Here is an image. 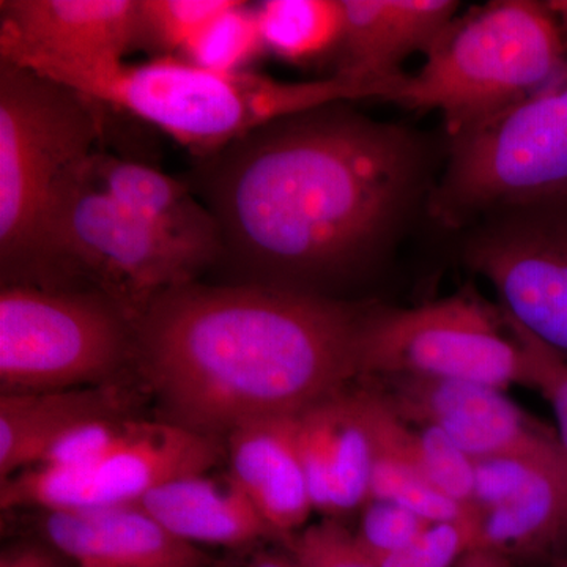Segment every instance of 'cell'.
I'll use <instances>...</instances> for the list:
<instances>
[{"mask_svg": "<svg viewBox=\"0 0 567 567\" xmlns=\"http://www.w3.org/2000/svg\"><path fill=\"white\" fill-rule=\"evenodd\" d=\"M413 461L425 480L458 505L475 506V461L434 425H421L412 434Z\"/></svg>", "mask_w": 567, "mask_h": 567, "instance_id": "d4e9b609", "label": "cell"}, {"mask_svg": "<svg viewBox=\"0 0 567 567\" xmlns=\"http://www.w3.org/2000/svg\"><path fill=\"white\" fill-rule=\"evenodd\" d=\"M82 169L115 203L174 237L216 254L219 260L218 227L188 183L147 164L126 162L99 151L82 163Z\"/></svg>", "mask_w": 567, "mask_h": 567, "instance_id": "ffe728a7", "label": "cell"}, {"mask_svg": "<svg viewBox=\"0 0 567 567\" xmlns=\"http://www.w3.org/2000/svg\"><path fill=\"white\" fill-rule=\"evenodd\" d=\"M9 62V61H7ZM24 66L106 107L151 123L207 158L265 123L339 102L390 100L398 82L333 74L320 81L287 82L254 73H219L178 55L144 63L78 62L25 58Z\"/></svg>", "mask_w": 567, "mask_h": 567, "instance_id": "3957f363", "label": "cell"}, {"mask_svg": "<svg viewBox=\"0 0 567 567\" xmlns=\"http://www.w3.org/2000/svg\"><path fill=\"white\" fill-rule=\"evenodd\" d=\"M262 543L234 548V555L216 567H301L286 544L284 548H275L265 547Z\"/></svg>", "mask_w": 567, "mask_h": 567, "instance_id": "1f68e13d", "label": "cell"}, {"mask_svg": "<svg viewBox=\"0 0 567 567\" xmlns=\"http://www.w3.org/2000/svg\"><path fill=\"white\" fill-rule=\"evenodd\" d=\"M450 141L445 173L429 196L436 221L461 227L514 208L567 204V71Z\"/></svg>", "mask_w": 567, "mask_h": 567, "instance_id": "52a82bcc", "label": "cell"}, {"mask_svg": "<svg viewBox=\"0 0 567 567\" xmlns=\"http://www.w3.org/2000/svg\"><path fill=\"white\" fill-rule=\"evenodd\" d=\"M344 31L336 74L390 82L405 73L401 63L427 51L456 20L454 0H342Z\"/></svg>", "mask_w": 567, "mask_h": 567, "instance_id": "2e32d148", "label": "cell"}, {"mask_svg": "<svg viewBox=\"0 0 567 567\" xmlns=\"http://www.w3.org/2000/svg\"><path fill=\"white\" fill-rule=\"evenodd\" d=\"M265 52L256 6L234 0L186 44L178 58L219 73H241Z\"/></svg>", "mask_w": 567, "mask_h": 567, "instance_id": "cb8c5ba5", "label": "cell"}, {"mask_svg": "<svg viewBox=\"0 0 567 567\" xmlns=\"http://www.w3.org/2000/svg\"><path fill=\"white\" fill-rule=\"evenodd\" d=\"M393 375L528 386L524 347L503 312L465 293L417 308H369L360 379Z\"/></svg>", "mask_w": 567, "mask_h": 567, "instance_id": "9c48e42d", "label": "cell"}, {"mask_svg": "<svg viewBox=\"0 0 567 567\" xmlns=\"http://www.w3.org/2000/svg\"><path fill=\"white\" fill-rule=\"evenodd\" d=\"M145 47L164 55L181 54L208 22L234 0H140Z\"/></svg>", "mask_w": 567, "mask_h": 567, "instance_id": "484cf974", "label": "cell"}, {"mask_svg": "<svg viewBox=\"0 0 567 567\" xmlns=\"http://www.w3.org/2000/svg\"><path fill=\"white\" fill-rule=\"evenodd\" d=\"M456 567H514V561L491 548L473 547L458 559Z\"/></svg>", "mask_w": 567, "mask_h": 567, "instance_id": "836d02e7", "label": "cell"}, {"mask_svg": "<svg viewBox=\"0 0 567 567\" xmlns=\"http://www.w3.org/2000/svg\"><path fill=\"white\" fill-rule=\"evenodd\" d=\"M284 544L301 567H379L336 518L309 525Z\"/></svg>", "mask_w": 567, "mask_h": 567, "instance_id": "f546056e", "label": "cell"}, {"mask_svg": "<svg viewBox=\"0 0 567 567\" xmlns=\"http://www.w3.org/2000/svg\"><path fill=\"white\" fill-rule=\"evenodd\" d=\"M297 445L315 511L346 516L369 502L374 442L363 390H346L297 416Z\"/></svg>", "mask_w": 567, "mask_h": 567, "instance_id": "5bb4252c", "label": "cell"}, {"mask_svg": "<svg viewBox=\"0 0 567 567\" xmlns=\"http://www.w3.org/2000/svg\"><path fill=\"white\" fill-rule=\"evenodd\" d=\"M480 520L481 513L432 524L412 547L375 563L379 567H456L458 559L475 547Z\"/></svg>", "mask_w": 567, "mask_h": 567, "instance_id": "f1b7e54d", "label": "cell"}, {"mask_svg": "<svg viewBox=\"0 0 567 567\" xmlns=\"http://www.w3.org/2000/svg\"><path fill=\"white\" fill-rule=\"evenodd\" d=\"M365 413L374 442L369 499L395 503L431 524L480 514L477 509H468L447 498L425 480L412 458L406 456L399 435L398 417L386 406L369 405Z\"/></svg>", "mask_w": 567, "mask_h": 567, "instance_id": "7402d4cb", "label": "cell"}, {"mask_svg": "<svg viewBox=\"0 0 567 567\" xmlns=\"http://www.w3.org/2000/svg\"><path fill=\"white\" fill-rule=\"evenodd\" d=\"M230 475L284 540L303 529L311 495L297 445V416L265 417L227 435Z\"/></svg>", "mask_w": 567, "mask_h": 567, "instance_id": "e0dca14e", "label": "cell"}, {"mask_svg": "<svg viewBox=\"0 0 567 567\" xmlns=\"http://www.w3.org/2000/svg\"><path fill=\"white\" fill-rule=\"evenodd\" d=\"M196 162L188 185L218 227L219 260L245 284L323 297L385 259L431 196L423 137L350 102L276 118Z\"/></svg>", "mask_w": 567, "mask_h": 567, "instance_id": "6da1fadb", "label": "cell"}, {"mask_svg": "<svg viewBox=\"0 0 567 567\" xmlns=\"http://www.w3.org/2000/svg\"><path fill=\"white\" fill-rule=\"evenodd\" d=\"M368 311L278 287L189 282L145 309L133 350L169 423L219 439L349 390Z\"/></svg>", "mask_w": 567, "mask_h": 567, "instance_id": "7a4b0ae2", "label": "cell"}, {"mask_svg": "<svg viewBox=\"0 0 567 567\" xmlns=\"http://www.w3.org/2000/svg\"><path fill=\"white\" fill-rule=\"evenodd\" d=\"M144 421L107 416L87 421L63 435L39 465H92L125 446Z\"/></svg>", "mask_w": 567, "mask_h": 567, "instance_id": "4316f807", "label": "cell"}, {"mask_svg": "<svg viewBox=\"0 0 567 567\" xmlns=\"http://www.w3.org/2000/svg\"><path fill=\"white\" fill-rule=\"evenodd\" d=\"M464 260L491 282L511 320L567 354V204L481 219L466 238Z\"/></svg>", "mask_w": 567, "mask_h": 567, "instance_id": "8fae6325", "label": "cell"}, {"mask_svg": "<svg viewBox=\"0 0 567 567\" xmlns=\"http://www.w3.org/2000/svg\"><path fill=\"white\" fill-rule=\"evenodd\" d=\"M133 330L130 317L103 295L31 284L2 286L3 394L99 382L133 349Z\"/></svg>", "mask_w": 567, "mask_h": 567, "instance_id": "ba28073f", "label": "cell"}, {"mask_svg": "<svg viewBox=\"0 0 567 567\" xmlns=\"http://www.w3.org/2000/svg\"><path fill=\"white\" fill-rule=\"evenodd\" d=\"M218 436L144 421L121 450L92 465H35L3 481L0 506L44 511L140 503L153 488L208 473L224 457Z\"/></svg>", "mask_w": 567, "mask_h": 567, "instance_id": "30bf717a", "label": "cell"}, {"mask_svg": "<svg viewBox=\"0 0 567 567\" xmlns=\"http://www.w3.org/2000/svg\"><path fill=\"white\" fill-rule=\"evenodd\" d=\"M82 163L54 194L31 286L63 289L81 279L134 323L158 295L194 282L218 256L115 203L89 181Z\"/></svg>", "mask_w": 567, "mask_h": 567, "instance_id": "5b68a950", "label": "cell"}, {"mask_svg": "<svg viewBox=\"0 0 567 567\" xmlns=\"http://www.w3.org/2000/svg\"><path fill=\"white\" fill-rule=\"evenodd\" d=\"M363 507L360 527L353 535L374 561L412 547L432 525L395 503L369 499Z\"/></svg>", "mask_w": 567, "mask_h": 567, "instance_id": "83f0119b", "label": "cell"}, {"mask_svg": "<svg viewBox=\"0 0 567 567\" xmlns=\"http://www.w3.org/2000/svg\"><path fill=\"white\" fill-rule=\"evenodd\" d=\"M140 505L183 543L238 548L282 539L230 473L194 475L153 488ZM286 543V540H284Z\"/></svg>", "mask_w": 567, "mask_h": 567, "instance_id": "ac0fdd59", "label": "cell"}, {"mask_svg": "<svg viewBox=\"0 0 567 567\" xmlns=\"http://www.w3.org/2000/svg\"><path fill=\"white\" fill-rule=\"evenodd\" d=\"M66 559L69 558L54 547L29 544L3 551L0 567H66Z\"/></svg>", "mask_w": 567, "mask_h": 567, "instance_id": "d6a6232c", "label": "cell"}, {"mask_svg": "<svg viewBox=\"0 0 567 567\" xmlns=\"http://www.w3.org/2000/svg\"><path fill=\"white\" fill-rule=\"evenodd\" d=\"M566 50L546 2L494 0L457 14L391 102L439 111L454 140L557 81Z\"/></svg>", "mask_w": 567, "mask_h": 567, "instance_id": "277c9868", "label": "cell"}, {"mask_svg": "<svg viewBox=\"0 0 567 567\" xmlns=\"http://www.w3.org/2000/svg\"><path fill=\"white\" fill-rule=\"evenodd\" d=\"M503 312V311H502ZM511 333L524 347L527 358L528 386L536 388L554 409L559 429V442L567 453V361L563 354L537 341L503 312Z\"/></svg>", "mask_w": 567, "mask_h": 567, "instance_id": "4dcf8cb0", "label": "cell"}, {"mask_svg": "<svg viewBox=\"0 0 567 567\" xmlns=\"http://www.w3.org/2000/svg\"><path fill=\"white\" fill-rule=\"evenodd\" d=\"M546 7L550 11L551 18L557 22L558 31L567 43V0H548Z\"/></svg>", "mask_w": 567, "mask_h": 567, "instance_id": "e575fe53", "label": "cell"}, {"mask_svg": "<svg viewBox=\"0 0 567 567\" xmlns=\"http://www.w3.org/2000/svg\"><path fill=\"white\" fill-rule=\"evenodd\" d=\"M145 47L140 0H2L0 59L123 61Z\"/></svg>", "mask_w": 567, "mask_h": 567, "instance_id": "4fadbf2b", "label": "cell"}, {"mask_svg": "<svg viewBox=\"0 0 567 567\" xmlns=\"http://www.w3.org/2000/svg\"><path fill=\"white\" fill-rule=\"evenodd\" d=\"M103 104L0 61V270L32 284L41 229L63 178L95 152Z\"/></svg>", "mask_w": 567, "mask_h": 567, "instance_id": "8992f818", "label": "cell"}, {"mask_svg": "<svg viewBox=\"0 0 567 567\" xmlns=\"http://www.w3.org/2000/svg\"><path fill=\"white\" fill-rule=\"evenodd\" d=\"M256 13L265 51L282 61L309 63L339 50L342 0H265Z\"/></svg>", "mask_w": 567, "mask_h": 567, "instance_id": "603a6c76", "label": "cell"}, {"mask_svg": "<svg viewBox=\"0 0 567 567\" xmlns=\"http://www.w3.org/2000/svg\"><path fill=\"white\" fill-rule=\"evenodd\" d=\"M48 543L78 567H207L196 546L171 535L140 503L47 511Z\"/></svg>", "mask_w": 567, "mask_h": 567, "instance_id": "9a60e30c", "label": "cell"}, {"mask_svg": "<svg viewBox=\"0 0 567 567\" xmlns=\"http://www.w3.org/2000/svg\"><path fill=\"white\" fill-rule=\"evenodd\" d=\"M365 380L379 385L372 388L404 423L439 427L473 461L528 456L561 445L498 388L413 375Z\"/></svg>", "mask_w": 567, "mask_h": 567, "instance_id": "7c38bea8", "label": "cell"}, {"mask_svg": "<svg viewBox=\"0 0 567 567\" xmlns=\"http://www.w3.org/2000/svg\"><path fill=\"white\" fill-rule=\"evenodd\" d=\"M475 547L514 559L550 557L567 547V453L536 458L498 505L481 513Z\"/></svg>", "mask_w": 567, "mask_h": 567, "instance_id": "d6986e66", "label": "cell"}, {"mask_svg": "<svg viewBox=\"0 0 567 567\" xmlns=\"http://www.w3.org/2000/svg\"><path fill=\"white\" fill-rule=\"evenodd\" d=\"M118 416V398L102 388H70L0 398V480L41 464L78 425Z\"/></svg>", "mask_w": 567, "mask_h": 567, "instance_id": "44dd1931", "label": "cell"}]
</instances>
